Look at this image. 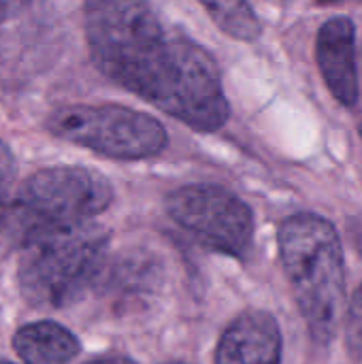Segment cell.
I'll use <instances>...</instances> for the list:
<instances>
[{
	"label": "cell",
	"mask_w": 362,
	"mask_h": 364,
	"mask_svg": "<svg viewBox=\"0 0 362 364\" xmlns=\"http://www.w3.org/2000/svg\"><path fill=\"white\" fill-rule=\"evenodd\" d=\"M85 38L102 75L151 100L173 51L147 0H85Z\"/></svg>",
	"instance_id": "1"
},
{
	"label": "cell",
	"mask_w": 362,
	"mask_h": 364,
	"mask_svg": "<svg viewBox=\"0 0 362 364\" xmlns=\"http://www.w3.org/2000/svg\"><path fill=\"white\" fill-rule=\"evenodd\" d=\"M280 254L312 335L333 339L346 303L344 250L335 226L316 213L292 215L280 226Z\"/></svg>",
	"instance_id": "2"
},
{
	"label": "cell",
	"mask_w": 362,
	"mask_h": 364,
	"mask_svg": "<svg viewBox=\"0 0 362 364\" xmlns=\"http://www.w3.org/2000/svg\"><path fill=\"white\" fill-rule=\"evenodd\" d=\"M105 252L107 232L92 222L30 239L21 245L17 267L23 299L41 309L68 305L100 277Z\"/></svg>",
	"instance_id": "3"
},
{
	"label": "cell",
	"mask_w": 362,
	"mask_h": 364,
	"mask_svg": "<svg viewBox=\"0 0 362 364\" xmlns=\"http://www.w3.org/2000/svg\"><path fill=\"white\" fill-rule=\"evenodd\" d=\"M111 200V183L92 168H41L17 190L2 232L21 247L43 232L90 222L102 213Z\"/></svg>",
	"instance_id": "4"
},
{
	"label": "cell",
	"mask_w": 362,
	"mask_h": 364,
	"mask_svg": "<svg viewBox=\"0 0 362 364\" xmlns=\"http://www.w3.org/2000/svg\"><path fill=\"white\" fill-rule=\"evenodd\" d=\"M47 130L62 141L115 160L151 158L169 143L166 130L156 117L119 105L60 107L47 117Z\"/></svg>",
	"instance_id": "5"
},
{
	"label": "cell",
	"mask_w": 362,
	"mask_h": 364,
	"mask_svg": "<svg viewBox=\"0 0 362 364\" xmlns=\"http://www.w3.org/2000/svg\"><path fill=\"white\" fill-rule=\"evenodd\" d=\"M149 102L198 132L220 130L230 115L215 60L186 38L173 41L171 60Z\"/></svg>",
	"instance_id": "6"
},
{
	"label": "cell",
	"mask_w": 362,
	"mask_h": 364,
	"mask_svg": "<svg viewBox=\"0 0 362 364\" xmlns=\"http://www.w3.org/2000/svg\"><path fill=\"white\" fill-rule=\"evenodd\" d=\"M169 215L203 245L243 256L254 237L252 209L220 186H183L166 196Z\"/></svg>",
	"instance_id": "7"
},
{
	"label": "cell",
	"mask_w": 362,
	"mask_h": 364,
	"mask_svg": "<svg viewBox=\"0 0 362 364\" xmlns=\"http://www.w3.org/2000/svg\"><path fill=\"white\" fill-rule=\"evenodd\" d=\"M316 58L331 94L346 107L356 105V30L350 17L339 15L322 23L316 41Z\"/></svg>",
	"instance_id": "8"
},
{
	"label": "cell",
	"mask_w": 362,
	"mask_h": 364,
	"mask_svg": "<svg viewBox=\"0 0 362 364\" xmlns=\"http://www.w3.org/2000/svg\"><path fill=\"white\" fill-rule=\"evenodd\" d=\"M282 333L273 316L250 311L239 316L222 335L215 364H280Z\"/></svg>",
	"instance_id": "9"
},
{
	"label": "cell",
	"mask_w": 362,
	"mask_h": 364,
	"mask_svg": "<svg viewBox=\"0 0 362 364\" xmlns=\"http://www.w3.org/2000/svg\"><path fill=\"white\" fill-rule=\"evenodd\" d=\"M13 346L26 364H68L79 354L77 337L55 322L21 326L13 337Z\"/></svg>",
	"instance_id": "10"
},
{
	"label": "cell",
	"mask_w": 362,
	"mask_h": 364,
	"mask_svg": "<svg viewBox=\"0 0 362 364\" xmlns=\"http://www.w3.org/2000/svg\"><path fill=\"white\" fill-rule=\"evenodd\" d=\"M213 23L230 38L252 43L260 34V21L247 0H198Z\"/></svg>",
	"instance_id": "11"
},
{
	"label": "cell",
	"mask_w": 362,
	"mask_h": 364,
	"mask_svg": "<svg viewBox=\"0 0 362 364\" xmlns=\"http://www.w3.org/2000/svg\"><path fill=\"white\" fill-rule=\"evenodd\" d=\"M17 177V162L13 151L0 141V232L4 228L6 215L13 205V186Z\"/></svg>",
	"instance_id": "12"
},
{
	"label": "cell",
	"mask_w": 362,
	"mask_h": 364,
	"mask_svg": "<svg viewBox=\"0 0 362 364\" xmlns=\"http://www.w3.org/2000/svg\"><path fill=\"white\" fill-rule=\"evenodd\" d=\"M346 335H348V348H350L352 356L358 363H362V286L358 288L356 296L352 299V305L348 311Z\"/></svg>",
	"instance_id": "13"
},
{
	"label": "cell",
	"mask_w": 362,
	"mask_h": 364,
	"mask_svg": "<svg viewBox=\"0 0 362 364\" xmlns=\"http://www.w3.org/2000/svg\"><path fill=\"white\" fill-rule=\"evenodd\" d=\"M30 2L32 0H0V26L23 13L30 6Z\"/></svg>",
	"instance_id": "14"
},
{
	"label": "cell",
	"mask_w": 362,
	"mask_h": 364,
	"mask_svg": "<svg viewBox=\"0 0 362 364\" xmlns=\"http://www.w3.org/2000/svg\"><path fill=\"white\" fill-rule=\"evenodd\" d=\"M87 364H134L132 360H128V358H122V356H109V358H98V360H94V363H87Z\"/></svg>",
	"instance_id": "15"
},
{
	"label": "cell",
	"mask_w": 362,
	"mask_h": 364,
	"mask_svg": "<svg viewBox=\"0 0 362 364\" xmlns=\"http://www.w3.org/2000/svg\"><path fill=\"white\" fill-rule=\"evenodd\" d=\"M320 2H339V0H320Z\"/></svg>",
	"instance_id": "16"
},
{
	"label": "cell",
	"mask_w": 362,
	"mask_h": 364,
	"mask_svg": "<svg viewBox=\"0 0 362 364\" xmlns=\"http://www.w3.org/2000/svg\"><path fill=\"white\" fill-rule=\"evenodd\" d=\"M169 364H186V363H169Z\"/></svg>",
	"instance_id": "17"
},
{
	"label": "cell",
	"mask_w": 362,
	"mask_h": 364,
	"mask_svg": "<svg viewBox=\"0 0 362 364\" xmlns=\"http://www.w3.org/2000/svg\"><path fill=\"white\" fill-rule=\"evenodd\" d=\"M358 130H361V136H362V124H361V128H358Z\"/></svg>",
	"instance_id": "18"
},
{
	"label": "cell",
	"mask_w": 362,
	"mask_h": 364,
	"mask_svg": "<svg viewBox=\"0 0 362 364\" xmlns=\"http://www.w3.org/2000/svg\"><path fill=\"white\" fill-rule=\"evenodd\" d=\"M0 364H11V363H0Z\"/></svg>",
	"instance_id": "19"
}]
</instances>
